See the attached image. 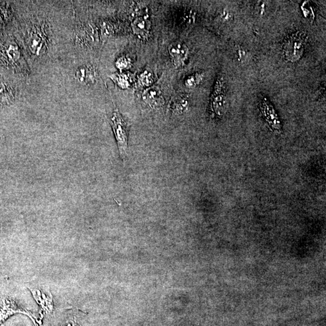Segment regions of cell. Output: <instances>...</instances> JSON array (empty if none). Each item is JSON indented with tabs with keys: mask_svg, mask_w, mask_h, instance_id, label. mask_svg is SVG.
<instances>
[{
	"mask_svg": "<svg viewBox=\"0 0 326 326\" xmlns=\"http://www.w3.org/2000/svg\"><path fill=\"white\" fill-rule=\"evenodd\" d=\"M306 35L304 33H292L284 38L283 53L284 58L290 62H296L303 57L307 44Z\"/></svg>",
	"mask_w": 326,
	"mask_h": 326,
	"instance_id": "6da1fadb",
	"label": "cell"
},
{
	"mask_svg": "<svg viewBox=\"0 0 326 326\" xmlns=\"http://www.w3.org/2000/svg\"><path fill=\"white\" fill-rule=\"evenodd\" d=\"M110 125L114 131L120 157L125 160L127 155L129 132L130 125L123 119L117 109L112 112L110 119Z\"/></svg>",
	"mask_w": 326,
	"mask_h": 326,
	"instance_id": "7a4b0ae2",
	"label": "cell"
},
{
	"mask_svg": "<svg viewBox=\"0 0 326 326\" xmlns=\"http://www.w3.org/2000/svg\"><path fill=\"white\" fill-rule=\"evenodd\" d=\"M210 106L213 113L218 117H223L228 109L229 100L223 76H219L216 81L211 97Z\"/></svg>",
	"mask_w": 326,
	"mask_h": 326,
	"instance_id": "3957f363",
	"label": "cell"
},
{
	"mask_svg": "<svg viewBox=\"0 0 326 326\" xmlns=\"http://www.w3.org/2000/svg\"><path fill=\"white\" fill-rule=\"evenodd\" d=\"M260 110L261 111L263 116L264 117L265 121L268 125L275 133H281V125L280 119L278 114L274 108L273 104L267 97L260 98L259 102Z\"/></svg>",
	"mask_w": 326,
	"mask_h": 326,
	"instance_id": "277c9868",
	"label": "cell"
},
{
	"mask_svg": "<svg viewBox=\"0 0 326 326\" xmlns=\"http://www.w3.org/2000/svg\"><path fill=\"white\" fill-rule=\"evenodd\" d=\"M169 53L174 65L177 68L183 67L188 59L189 49L185 43L177 41L169 45Z\"/></svg>",
	"mask_w": 326,
	"mask_h": 326,
	"instance_id": "5b68a950",
	"label": "cell"
},
{
	"mask_svg": "<svg viewBox=\"0 0 326 326\" xmlns=\"http://www.w3.org/2000/svg\"><path fill=\"white\" fill-rule=\"evenodd\" d=\"M144 102L150 108L160 107L164 104V98L160 87L152 86L145 90L142 95Z\"/></svg>",
	"mask_w": 326,
	"mask_h": 326,
	"instance_id": "8992f818",
	"label": "cell"
},
{
	"mask_svg": "<svg viewBox=\"0 0 326 326\" xmlns=\"http://www.w3.org/2000/svg\"><path fill=\"white\" fill-rule=\"evenodd\" d=\"M132 29L134 34L141 39L149 37L151 23L148 16H141L136 17L132 23Z\"/></svg>",
	"mask_w": 326,
	"mask_h": 326,
	"instance_id": "52a82bcc",
	"label": "cell"
},
{
	"mask_svg": "<svg viewBox=\"0 0 326 326\" xmlns=\"http://www.w3.org/2000/svg\"><path fill=\"white\" fill-rule=\"evenodd\" d=\"M97 78L96 70L92 65H84L78 68L75 72L76 80L85 85L94 84Z\"/></svg>",
	"mask_w": 326,
	"mask_h": 326,
	"instance_id": "ba28073f",
	"label": "cell"
},
{
	"mask_svg": "<svg viewBox=\"0 0 326 326\" xmlns=\"http://www.w3.org/2000/svg\"><path fill=\"white\" fill-rule=\"evenodd\" d=\"M39 32L40 31H38L37 29H35L30 34L28 39H27V41H28L27 45L29 46L30 50L33 53L36 54L40 53L46 45V38L44 37L42 33Z\"/></svg>",
	"mask_w": 326,
	"mask_h": 326,
	"instance_id": "9c48e42d",
	"label": "cell"
},
{
	"mask_svg": "<svg viewBox=\"0 0 326 326\" xmlns=\"http://www.w3.org/2000/svg\"><path fill=\"white\" fill-rule=\"evenodd\" d=\"M35 300L41 306L43 312L46 314H50L53 311V303H52L50 295H46L42 290L38 289L31 290Z\"/></svg>",
	"mask_w": 326,
	"mask_h": 326,
	"instance_id": "30bf717a",
	"label": "cell"
},
{
	"mask_svg": "<svg viewBox=\"0 0 326 326\" xmlns=\"http://www.w3.org/2000/svg\"><path fill=\"white\" fill-rule=\"evenodd\" d=\"M15 313H22L27 315V316L32 318L33 322H34L35 325V320L34 319V318L31 316L32 314H29L28 312L22 310L20 308H18L14 303L8 300L4 301L1 312H0V325H1V323L3 322L7 318L9 317L11 315H13Z\"/></svg>",
	"mask_w": 326,
	"mask_h": 326,
	"instance_id": "8fae6325",
	"label": "cell"
},
{
	"mask_svg": "<svg viewBox=\"0 0 326 326\" xmlns=\"http://www.w3.org/2000/svg\"><path fill=\"white\" fill-rule=\"evenodd\" d=\"M189 106V98L186 94L175 95L170 103V108L175 113L183 114L187 110Z\"/></svg>",
	"mask_w": 326,
	"mask_h": 326,
	"instance_id": "7c38bea8",
	"label": "cell"
},
{
	"mask_svg": "<svg viewBox=\"0 0 326 326\" xmlns=\"http://www.w3.org/2000/svg\"><path fill=\"white\" fill-rule=\"evenodd\" d=\"M130 75L126 73H114L109 76L114 83L122 89H128L130 87L132 81Z\"/></svg>",
	"mask_w": 326,
	"mask_h": 326,
	"instance_id": "4fadbf2b",
	"label": "cell"
},
{
	"mask_svg": "<svg viewBox=\"0 0 326 326\" xmlns=\"http://www.w3.org/2000/svg\"><path fill=\"white\" fill-rule=\"evenodd\" d=\"M204 75L201 73L193 74L186 78L185 84L186 87L188 89H193L198 86L203 81Z\"/></svg>",
	"mask_w": 326,
	"mask_h": 326,
	"instance_id": "5bb4252c",
	"label": "cell"
},
{
	"mask_svg": "<svg viewBox=\"0 0 326 326\" xmlns=\"http://www.w3.org/2000/svg\"><path fill=\"white\" fill-rule=\"evenodd\" d=\"M5 53H6L7 58L11 62L18 61L21 57L20 49L15 44H11V45L8 46Z\"/></svg>",
	"mask_w": 326,
	"mask_h": 326,
	"instance_id": "9a60e30c",
	"label": "cell"
},
{
	"mask_svg": "<svg viewBox=\"0 0 326 326\" xmlns=\"http://www.w3.org/2000/svg\"><path fill=\"white\" fill-rule=\"evenodd\" d=\"M139 82L142 86L149 88L154 84V77L152 73L148 71H145L139 76Z\"/></svg>",
	"mask_w": 326,
	"mask_h": 326,
	"instance_id": "2e32d148",
	"label": "cell"
},
{
	"mask_svg": "<svg viewBox=\"0 0 326 326\" xmlns=\"http://www.w3.org/2000/svg\"><path fill=\"white\" fill-rule=\"evenodd\" d=\"M116 66L120 71L128 69L131 66V59L127 56H121L116 62Z\"/></svg>",
	"mask_w": 326,
	"mask_h": 326,
	"instance_id": "e0dca14e",
	"label": "cell"
},
{
	"mask_svg": "<svg viewBox=\"0 0 326 326\" xmlns=\"http://www.w3.org/2000/svg\"><path fill=\"white\" fill-rule=\"evenodd\" d=\"M235 53L237 61L240 62L246 61V58H247V51H246L245 49L243 48L242 47H236V48L235 49Z\"/></svg>",
	"mask_w": 326,
	"mask_h": 326,
	"instance_id": "ac0fdd59",
	"label": "cell"
},
{
	"mask_svg": "<svg viewBox=\"0 0 326 326\" xmlns=\"http://www.w3.org/2000/svg\"><path fill=\"white\" fill-rule=\"evenodd\" d=\"M60 326H81L75 317H70L65 319Z\"/></svg>",
	"mask_w": 326,
	"mask_h": 326,
	"instance_id": "d6986e66",
	"label": "cell"
},
{
	"mask_svg": "<svg viewBox=\"0 0 326 326\" xmlns=\"http://www.w3.org/2000/svg\"><path fill=\"white\" fill-rule=\"evenodd\" d=\"M220 18L223 21H228L232 18L231 13L227 10H224L223 12L221 13Z\"/></svg>",
	"mask_w": 326,
	"mask_h": 326,
	"instance_id": "ffe728a7",
	"label": "cell"
},
{
	"mask_svg": "<svg viewBox=\"0 0 326 326\" xmlns=\"http://www.w3.org/2000/svg\"><path fill=\"white\" fill-rule=\"evenodd\" d=\"M5 88L2 84H0V97L4 94Z\"/></svg>",
	"mask_w": 326,
	"mask_h": 326,
	"instance_id": "44dd1931",
	"label": "cell"
}]
</instances>
